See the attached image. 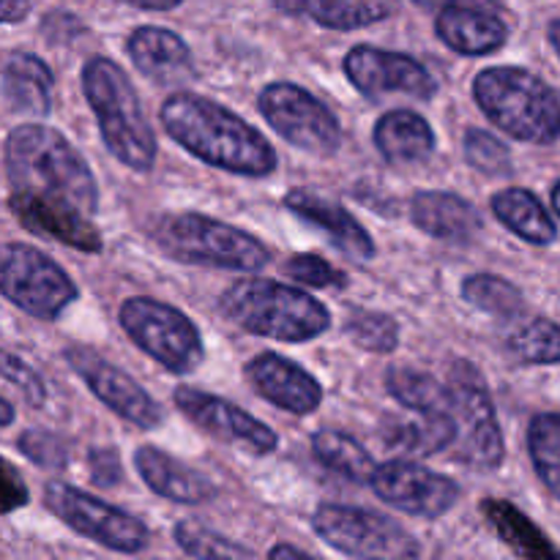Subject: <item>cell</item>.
Here are the masks:
<instances>
[{
	"label": "cell",
	"instance_id": "1",
	"mask_svg": "<svg viewBox=\"0 0 560 560\" xmlns=\"http://www.w3.org/2000/svg\"><path fill=\"white\" fill-rule=\"evenodd\" d=\"M164 131L200 162L246 178H262L277 170L271 142L252 124L200 93H173L159 109Z\"/></svg>",
	"mask_w": 560,
	"mask_h": 560
},
{
	"label": "cell",
	"instance_id": "2",
	"mask_svg": "<svg viewBox=\"0 0 560 560\" xmlns=\"http://www.w3.org/2000/svg\"><path fill=\"white\" fill-rule=\"evenodd\" d=\"M5 178L14 191L63 200L85 213L98 211V184L82 153L44 124L14 126L3 148Z\"/></svg>",
	"mask_w": 560,
	"mask_h": 560
},
{
	"label": "cell",
	"instance_id": "3",
	"mask_svg": "<svg viewBox=\"0 0 560 560\" xmlns=\"http://www.w3.org/2000/svg\"><path fill=\"white\" fill-rule=\"evenodd\" d=\"M82 93L96 115L107 151L124 167L151 173L159 156L156 135L148 124L129 74L115 60L96 55L82 66Z\"/></svg>",
	"mask_w": 560,
	"mask_h": 560
},
{
	"label": "cell",
	"instance_id": "4",
	"mask_svg": "<svg viewBox=\"0 0 560 560\" xmlns=\"http://www.w3.org/2000/svg\"><path fill=\"white\" fill-rule=\"evenodd\" d=\"M219 310L244 331L277 342L301 345L331 326V312L310 293L273 279H238L219 295Z\"/></svg>",
	"mask_w": 560,
	"mask_h": 560
},
{
	"label": "cell",
	"instance_id": "5",
	"mask_svg": "<svg viewBox=\"0 0 560 560\" xmlns=\"http://www.w3.org/2000/svg\"><path fill=\"white\" fill-rule=\"evenodd\" d=\"M481 113L509 137L550 145L560 137V96L534 71L517 66H490L474 80Z\"/></svg>",
	"mask_w": 560,
	"mask_h": 560
},
{
	"label": "cell",
	"instance_id": "6",
	"mask_svg": "<svg viewBox=\"0 0 560 560\" xmlns=\"http://www.w3.org/2000/svg\"><path fill=\"white\" fill-rule=\"evenodd\" d=\"M153 241L164 255L186 266L255 273L271 262V252L260 238L195 211L159 219Z\"/></svg>",
	"mask_w": 560,
	"mask_h": 560
},
{
	"label": "cell",
	"instance_id": "7",
	"mask_svg": "<svg viewBox=\"0 0 560 560\" xmlns=\"http://www.w3.org/2000/svg\"><path fill=\"white\" fill-rule=\"evenodd\" d=\"M118 320L126 337L173 375H189L206 359L200 328L164 301L148 295L126 299L120 304Z\"/></svg>",
	"mask_w": 560,
	"mask_h": 560
},
{
	"label": "cell",
	"instance_id": "8",
	"mask_svg": "<svg viewBox=\"0 0 560 560\" xmlns=\"http://www.w3.org/2000/svg\"><path fill=\"white\" fill-rule=\"evenodd\" d=\"M448 388L457 421V459L481 474H492L506 459V441L485 375L470 361H457L448 372Z\"/></svg>",
	"mask_w": 560,
	"mask_h": 560
},
{
	"label": "cell",
	"instance_id": "9",
	"mask_svg": "<svg viewBox=\"0 0 560 560\" xmlns=\"http://www.w3.org/2000/svg\"><path fill=\"white\" fill-rule=\"evenodd\" d=\"M0 290L36 320H58L77 301L74 279L44 252L27 244H5L0 252Z\"/></svg>",
	"mask_w": 560,
	"mask_h": 560
},
{
	"label": "cell",
	"instance_id": "10",
	"mask_svg": "<svg viewBox=\"0 0 560 560\" xmlns=\"http://www.w3.org/2000/svg\"><path fill=\"white\" fill-rule=\"evenodd\" d=\"M315 534L348 558H419L421 547L397 520L361 506L323 503L312 517Z\"/></svg>",
	"mask_w": 560,
	"mask_h": 560
},
{
	"label": "cell",
	"instance_id": "11",
	"mask_svg": "<svg viewBox=\"0 0 560 560\" xmlns=\"http://www.w3.org/2000/svg\"><path fill=\"white\" fill-rule=\"evenodd\" d=\"M44 506L66 528L107 547V550L120 552V556H137L151 541V530L140 517L88 495L80 487L63 485V481H49L44 487Z\"/></svg>",
	"mask_w": 560,
	"mask_h": 560
},
{
	"label": "cell",
	"instance_id": "12",
	"mask_svg": "<svg viewBox=\"0 0 560 560\" xmlns=\"http://www.w3.org/2000/svg\"><path fill=\"white\" fill-rule=\"evenodd\" d=\"M257 109L279 137L312 156H334L342 145L337 115L317 96L293 82H271L260 91Z\"/></svg>",
	"mask_w": 560,
	"mask_h": 560
},
{
	"label": "cell",
	"instance_id": "13",
	"mask_svg": "<svg viewBox=\"0 0 560 560\" xmlns=\"http://www.w3.org/2000/svg\"><path fill=\"white\" fill-rule=\"evenodd\" d=\"M342 69L350 85L375 102L386 96H410L419 102H430L438 93V80L413 55L359 44L345 55Z\"/></svg>",
	"mask_w": 560,
	"mask_h": 560
},
{
	"label": "cell",
	"instance_id": "14",
	"mask_svg": "<svg viewBox=\"0 0 560 560\" xmlns=\"http://www.w3.org/2000/svg\"><path fill=\"white\" fill-rule=\"evenodd\" d=\"M370 487L383 503L413 517L438 520L452 512L459 501V485L419 463L392 459L377 465Z\"/></svg>",
	"mask_w": 560,
	"mask_h": 560
},
{
	"label": "cell",
	"instance_id": "15",
	"mask_svg": "<svg viewBox=\"0 0 560 560\" xmlns=\"http://www.w3.org/2000/svg\"><path fill=\"white\" fill-rule=\"evenodd\" d=\"M66 361L82 377V383L91 388L93 397L107 405L115 416L140 427V430H156V427L164 424L162 405L135 377L109 364L107 359L74 345V348H66Z\"/></svg>",
	"mask_w": 560,
	"mask_h": 560
},
{
	"label": "cell",
	"instance_id": "16",
	"mask_svg": "<svg viewBox=\"0 0 560 560\" xmlns=\"http://www.w3.org/2000/svg\"><path fill=\"white\" fill-rule=\"evenodd\" d=\"M173 402L191 424H197L202 432L219 438V441L244 446L252 454H260V457L277 452L279 438L271 427L257 421L246 410L235 408L228 399L217 397V394L200 392V388L191 386H178L173 392Z\"/></svg>",
	"mask_w": 560,
	"mask_h": 560
},
{
	"label": "cell",
	"instance_id": "17",
	"mask_svg": "<svg viewBox=\"0 0 560 560\" xmlns=\"http://www.w3.org/2000/svg\"><path fill=\"white\" fill-rule=\"evenodd\" d=\"M9 208L16 217V222L36 235L58 241V244L71 246L85 255L102 252L104 241L96 224L91 222V213L69 206L63 200H49V197L27 195V191H14L9 195Z\"/></svg>",
	"mask_w": 560,
	"mask_h": 560
},
{
	"label": "cell",
	"instance_id": "18",
	"mask_svg": "<svg viewBox=\"0 0 560 560\" xmlns=\"http://www.w3.org/2000/svg\"><path fill=\"white\" fill-rule=\"evenodd\" d=\"M246 381L257 397L293 416H310L323 405V386L312 372L279 353H260L246 364Z\"/></svg>",
	"mask_w": 560,
	"mask_h": 560
},
{
	"label": "cell",
	"instance_id": "19",
	"mask_svg": "<svg viewBox=\"0 0 560 560\" xmlns=\"http://www.w3.org/2000/svg\"><path fill=\"white\" fill-rule=\"evenodd\" d=\"M135 468L151 492L184 506H200L217 498V487L211 479L197 474L195 468L184 465L180 459L170 457L156 446H140L135 454Z\"/></svg>",
	"mask_w": 560,
	"mask_h": 560
},
{
	"label": "cell",
	"instance_id": "20",
	"mask_svg": "<svg viewBox=\"0 0 560 560\" xmlns=\"http://www.w3.org/2000/svg\"><path fill=\"white\" fill-rule=\"evenodd\" d=\"M410 219L421 233L446 244H468L485 228L474 202L454 191H416L410 200Z\"/></svg>",
	"mask_w": 560,
	"mask_h": 560
},
{
	"label": "cell",
	"instance_id": "21",
	"mask_svg": "<svg viewBox=\"0 0 560 560\" xmlns=\"http://www.w3.org/2000/svg\"><path fill=\"white\" fill-rule=\"evenodd\" d=\"M284 208L299 219H304L306 224H312V228L323 230L348 255L359 257V260H372L375 257V241L366 233L364 224L353 213L345 211L342 206H337V202L326 200V197L315 195V191L293 189L284 195Z\"/></svg>",
	"mask_w": 560,
	"mask_h": 560
},
{
	"label": "cell",
	"instance_id": "22",
	"mask_svg": "<svg viewBox=\"0 0 560 560\" xmlns=\"http://www.w3.org/2000/svg\"><path fill=\"white\" fill-rule=\"evenodd\" d=\"M381 441L405 457H435L457 443V421L452 410H410V416H388L381 424Z\"/></svg>",
	"mask_w": 560,
	"mask_h": 560
},
{
	"label": "cell",
	"instance_id": "23",
	"mask_svg": "<svg viewBox=\"0 0 560 560\" xmlns=\"http://www.w3.org/2000/svg\"><path fill=\"white\" fill-rule=\"evenodd\" d=\"M126 49H129V58L137 66V71L145 74L148 80L159 82V85L184 82L195 74L189 44L167 27H137L126 42Z\"/></svg>",
	"mask_w": 560,
	"mask_h": 560
},
{
	"label": "cell",
	"instance_id": "24",
	"mask_svg": "<svg viewBox=\"0 0 560 560\" xmlns=\"http://www.w3.org/2000/svg\"><path fill=\"white\" fill-rule=\"evenodd\" d=\"M435 33L448 49L470 58L498 52L509 42L506 22L481 5H452L435 20Z\"/></svg>",
	"mask_w": 560,
	"mask_h": 560
},
{
	"label": "cell",
	"instance_id": "25",
	"mask_svg": "<svg viewBox=\"0 0 560 560\" xmlns=\"http://www.w3.org/2000/svg\"><path fill=\"white\" fill-rule=\"evenodd\" d=\"M52 69L33 52H11L3 63L5 109L27 118H47L52 113Z\"/></svg>",
	"mask_w": 560,
	"mask_h": 560
},
{
	"label": "cell",
	"instance_id": "26",
	"mask_svg": "<svg viewBox=\"0 0 560 560\" xmlns=\"http://www.w3.org/2000/svg\"><path fill=\"white\" fill-rule=\"evenodd\" d=\"M375 148L381 156L394 167H410L421 164L435 153L438 137L424 115L413 109H392L383 115L372 131Z\"/></svg>",
	"mask_w": 560,
	"mask_h": 560
},
{
	"label": "cell",
	"instance_id": "27",
	"mask_svg": "<svg viewBox=\"0 0 560 560\" xmlns=\"http://www.w3.org/2000/svg\"><path fill=\"white\" fill-rule=\"evenodd\" d=\"M282 14L306 16L328 31H359V27L392 16L388 0H273Z\"/></svg>",
	"mask_w": 560,
	"mask_h": 560
},
{
	"label": "cell",
	"instance_id": "28",
	"mask_svg": "<svg viewBox=\"0 0 560 560\" xmlns=\"http://www.w3.org/2000/svg\"><path fill=\"white\" fill-rule=\"evenodd\" d=\"M492 211H495L498 222H501L503 228H509L514 235L528 241V244L547 246L556 241V222H552L550 211L541 206V200L534 191L520 189V186L498 191V195L492 197Z\"/></svg>",
	"mask_w": 560,
	"mask_h": 560
},
{
	"label": "cell",
	"instance_id": "29",
	"mask_svg": "<svg viewBox=\"0 0 560 560\" xmlns=\"http://www.w3.org/2000/svg\"><path fill=\"white\" fill-rule=\"evenodd\" d=\"M481 512H485L487 523L498 530V536H501L503 545L512 547L517 556L539 558V560L541 558H560L558 547H552L550 539H547V536L541 534V530L536 528V525L530 523V520L525 517L520 509H514L512 503L490 498V501L481 503Z\"/></svg>",
	"mask_w": 560,
	"mask_h": 560
},
{
	"label": "cell",
	"instance_id": "30",
	"mask_svg": "<svg viewBox=\"0 0 560 560\" xmlns=\"http://www.w3.org/2000/svg\"><path fill=\"white\" fill-rule=\"evenodd\" d=\"M312 452L323 468L334 470L353 485H370L377 465L372 463L370 452L355 438L339 430H317L312 435Z\"/></svg>",
	"mask_w": 560,
	"mask_h": 560
},
{
	"label": "cell",
	"instance_id": "31",
	"mask_svg": "<svg viewBox=\"0 0 560 560\" xmlns=\"http://www.w3.org/2000/svg\"><path fill=\"white\" fill-rule=\"evenodd\" d=\"M386 388L408 410H452V388L443 386L430 372L413 366H392L386 372Z\"/></svg>",
	"mask_w": 560,
	"mask_h": 560
},
{
	"label": "cell",
	"instance_id": "32",
	"mask_svg": "<svg viewBox=\"0 0 560 560\" xmlns=\"http://www.w3.org/2000/svg\"><path fill=\"white\" fill-rule=\"evenodd\" d=\"M506 353L528 366L560 364V326L545 317L523 323L506 337Z\"/></svg>",
	"mask_w": 560,
	"mask_h": 560
},
{
	"label": "cell",
	"instance_id": "33",
	"mask_svg": "<svg viewBox=\"0 0 560 560\" xmlns=\"http://www.w3.org/2000/svg\"><path fill=\"white\" fill-rule=\"evenodd\" d=\"M459 295L474 310L495 317H514L525 310V295L520 293L517 284L495 273H470L459 284Z\"/></svg>",
	"mask_w": 560,
	"mask_h": 560
},
{
	"label": "cell",
	"instance_id": "34",
	"mask_svg": "<svg viewBox=\"0 0 560 560\" xmlns=\"http://www.w3.org/2000/svg\"><path fill=\"white\" fill-rule=\"evenodd\" d=\"M528 452L541 485L560 501V413L534 416L528 427Z\"/></svg>",
	"mask_w": 560,
	"mask_h": 560
},
{
	"label": "cell",
	"instance_id": "35",
	"mask_svg": "<svg viewBox=\"0 0 560 560\" xmlns=\"http://www.w3.org/2000/svg\"><path fill=\"white\" fill-rule=\"evenodd\" d=\"M350 342L370 353H394L399 345V323L386 312L353 310L345 323Z\"/></svg>",
	"mask_w": 560,
	"mask_h": 560
},
{
	"label": "cell",
	"instance_id": "36",
	"mask_svg": "<svg viewBox=\"0 0 560 560\" xmlns=\"http://www.w3.org/2000/svg\"><path fill=\"white\" fill-rule=\"evenodd\" d=\"M175 545L191 558H255V552L244 545H235L228 536L206 528L191 520H180L173 528Z\"/></svg>",
	"mask_w": 560,
	"mask_h": 560
},
{
	"label": "cell",
	"instance_id": "37",
	"mask_svg": "<svg viewBox=\"0 0 560 560\" xmlns=\"http://www.w3.org/2000/svg\"><path fill=\"white\" fill-rule=\"evenodd\" d=\"M465 159L474 170L485 175H509L512 173V151L503 145L495 135L485 129H468L463 140Z\"/></svg>",
	"mask_w": 560,
	"mask_h": 560
},
{
	"label": "cell",
	"instance_id": "38",
	"mask_svg": "<svg viewBox=\"0 0 560 560\" xmlns=\"http://www.w3.org/2000/svg\"><path fill=\"white\" fill-rule=\"evenodd\" d=\"M16 448L22 457L44 470H66L71 463L69 443L49 430H25L16 438Z\"/></svg>",
	"mask_w": 560,
	"mask_h": 560
},
{
	"label": "cell",
	"instance_id": "39",
	"mask_svg": "<svg viewBox=\"0 0 560 560\" xmlns=\"http://www.w3.org/2000/svg\"><path fill=\"white\" fill-rule=\"evenodd\" d=\"M284 273H288L293 282L306 284V288L315 290H339L348 284V277H345L337 266H331L326 257L312 255V252H299V255L290 257V260L284 262Z\"/></svg>",
	"mask_w": 560,
	"mask_h": 560
},
{
	"label": "cell",
	"instance_id": "40",
	"mask_svg": "<svg viewBox=\"0 0 560 560\" xmlns=\"http://www.w3.org/2000/svg\"><path fill=\"white\" fill-rule=\"evenodd\" d=\"M3 381L5 386H11L20 394V399L27 408H44V402H47V386H44V381L36 375L33 366L16 359L14 353H3Z\"/></svg>",
	"mask_w": 560,
	"mask_h": 560
},
{
	"label": "cell",
	"instance_id": "41",
	"mask_svg": "<svg viewBox=\"0 0 560 560\" xmlns=\"http://www.w3.org/2000/svg\"><path fill=\"white\" fill-rule=\"evenodd\" d=\"M88 470H91V481L102 490H109V487H118L124 481V465H120V457L115 448L96 446L88 452Z\"/></svg>",
	"mask_w": 560,
	"mask_h": 560
},
{
	"label": "cell",
	"instance_id": "42",
	"mask_svg": "<svg viewBox=\"0 0 560 560\" xmlns=\"http://www.w3.org/2000/svg\"><path fill=\"white\" fill-rule=\"evenodd\" d=\"M27 503V487L11 463H3V514L16 512Z\"/></svg>",
	"mask_w": 560,
	"mask_h": 560
},
{
	"label": "cell",
	"instance_id": "43",
	"mask_svg": "<svg viewBox=\"0 0 560 560\" xmlns=\"http://www.w3.org/2000/svg\"><path fill=\"white\" fill-rule=\"evenodd\" d=\"M424 9H452V5H481V9H498L501 0H413Z\"/></svg>",
	"mask_w": 560,
	"mask_h": 560
},
{
	"label": "cell",
	"instance_id": "44",
	"mask_svg": "<svg viewBox=\"0 0 560 560\" xmlns=\"http://www.w3.org/2000/svg\"><path fill=\"white\" fill-rule=\"evenodd\" d=\"M31 3L33 0H3V5H0V14H3L5 25H11V22H20L22 16L31 11Z\"/></svg>",
	"mask_w": 560,
	"mask_h": 560
},
{
	"label": "cell",
	"instance_id": "45",
	"mask_svg": "<svg viewBox=\"0 0 560 560\" xmlns=\"http://www.w3.org/2000/svg\"><path fill=\"white\" fill-rule=\"evenodd\" d=\"M120 3L131 5V9H145V11H170L180 5L184 0H120Z\"/></svg>",
	"mask_w": 560,
	"mask_h": 560
},
{
	"label": "cell",
	"instance_id": "46",
	"mask_svg": "<svg viewBox=\"0 0 560 560\" xmlns=\"http://www.w3.org/2000/svg\"><path fill=\"white\" fill-rule=\"evenodd\" d=\"M268 558H310V552L293 545H277L268 550Z\"/></svg>",
	"mask_w": 560,
	"mask_h": 560
},
{
	"label": "cell",
	"instance_id": "47",
	"mask_svg": "<svg viewBox=\"0 0 560 560\" xmlns=\"http://www.w3.org/2000/svg\"><path fill=\"white\" fill-rule=\"evenodd\" d=\"M547 36H550L552 49H556V52L560 55V20L550 22V27H547Z\"/></svg>",
	"mask_w": 560,
	"mask_h": 560
},
{
	"label": "cell",
	"instance_id": "48",
	"mask_svg": "<svg viewBox=\"0 0 560 560\" xmlns=\"http://www.w3.org/2000/svg\"><path fill=\"white\" fill-rule=\"evenodd\" d=\"M0 410H3V421H0V424H3V427H9L11 424V421H14V405H11L9 402V399H0Z\"/></svg>",
	"mask_w": 560,
	"mask_h": 560
},
{
	"label": "cell",
	"instance_id": "49",
	"mask_svg": "<svg viewBox=\"0 0 560 560\" xmlns=\"http://www.w3.org/2000/svg\"><path fill=\"white\" fill-rule=\"evenodd\" d=\"M552 208H556V213L560 217V180L556 184V189H552Z\"/></svg>",
	"mask_w": 560,
	"mask_h": 560
}]
</instances>
